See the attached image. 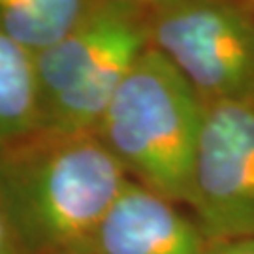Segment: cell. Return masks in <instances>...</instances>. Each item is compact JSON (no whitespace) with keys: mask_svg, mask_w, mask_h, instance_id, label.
Masks as SVG:
<instances>
[{"mask_svg":"<svg viewBox=\"0 0 254 254\" xmlns=\"http://www.w3.org/2000/svg\"><path fill=\"white\" fill-rule=\"evenodd\" d=\"M128 179L96 132L36 130L0 151V194L25 254H83Z\"/></svg>","mask_w":254,"mask_h":254,"instance_id":"obj_1","label":"cell"},{"mask_svg":"<svg viewBox=\"0 0 254 254\" xmlns=\"http://www.w3.org/2000/svg\"><path fill=\"white\" fill-rule=\"evenodd\" d=\"M203 111L205 104L185 75L149 46L94 132L132 181L189 205Z\"/></svg>","mask_w":254,"mask_h":254,"instance_id":"obj_2","label":"cell"},{"mask_svg":"<svg viewBox=\"0 0 254 254\" xmlns=\"http://www.w3.org/2000/svg\"><path fill=\"white\" fill-rule=\"evenodd\" d=\"M151 46L203 104H254V11L230 0H179L151 11Z\"/></svg>","mask_w":254,"mask_h":254,"instance_id":"obj_3","label":"cell"},{"mask_svg":"<svg viewBox=\"0 0 254 254\" xmlns=\"http://www.w3.org/2000/svg\"><path fill=\"white\" fill-rule=\"evenodd\" d=\"M189 205L207 241L254 237V104H205Z\"/></svg>","mask_w":254,"mask_h":254,"instance_id":"obj_4","label":"cell"},{"mask_svg":"<svg viewBox=\"0 0 254 254\" xmlns=\"http://www.w3.org/2000/svg\"><path fill=\"white\" fill-rule=\"evenodd\" d=\"M151 11L134 0H91L66 34L34 57L42 109L115 57L151 46Z\"/></svg>","mask_w":254,"mask_h":254,"instance_id":"obj_5","label":"cell"},{"mask_svg":"<svg viewBox=\"0 0 254 254\" xmlns=\"http://www.w3.org/2000/svg\"><path fill=\"white\" fill-rule=\"evenodd\" d=\"M207 243L173 201L128 179L83 254H203Z\"/></svg>","mask_w":254,"mask_h":254,"instance_id":"obj_6","label":"cell"},{"mask_svg":"<svg viewBox=\"0 0 254 254\" xmlns=\"http://www.w3.org/2000/svg\"><path fill=\"white\" fill-rule=\"evenodd\" d=\"M42 96L34 55L0 28V151L40 128Z\"/></svg>","mask_w":254,"mask_h":254,"instance_id":"obj_7","label":"cell"},{"mask_svg":"<svg viewBox=\"0 0 254 254\" xmlns=\"http://www.w3.org/2000/svg\"><path fill=\"white\" fill-rule=\"evenodd\" d=\"M91 0H0V28L36 57L77 23Z\"/></svg>","mask_w":254,"mask_h":254,"instance_id":"obj_8","label":"cell"},{"mask_svg":"<svg viewBox=\"0 0 254 254\" xmlns=\"http://www.w3.org/2000/svg\"><path fill=\"white\" fill-rule=\"evenodd\" d=\"M0 254H25L15 234V228L11 224L2 194H0Z\"/></svg>","mask_w":254,"mask_h":254,"instance_id":"obj_9","label":"cell"},{"mask_svg":"<svg viewBox=\"0 0 254 254\" xmlns=\"http://www.w3.org/2000/svg\"><path fill=\"white\" fill-rule=\"evenodd\" d=\"M203 254H254V237L209 241Z\"/></svg>","mask_w":254,"mask_h":254,"instance_id":"obj_10","label":"cell"},{"mask_svg":"<svg viewBox=\"0 0 254 254\" xmlns=\"http://www.w3.org/2000/svg\"><path fill=\"white\" fill-rule=\"evenodd\" d=\"M137 4H141V6H145L149 9H158V8H164V6H170V4H175V2H179V0H134Z\"/></svg>","mask_w":254,"mask_h":254,"instance_id":"obj_11","label":"cell"},{"mask_svg":"<svg viewBox=\"0 0 254 254\" xmlns=\"http://www.w3.org/2000/svg\"><path fill=\"white\" fill-rule=\"evenodd\" d=\"M230 2H234L237 6H243V8L254 11V0H230Z\"/></svg>","mask_w":254,"mask_h":254,"instance_id":"obj_12","label":"cell"}]
</instances>
